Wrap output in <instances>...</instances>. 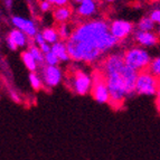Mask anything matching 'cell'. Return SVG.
Here are the masks:
<instances>
[{"label":"cell","instance_id":"d4e9b609","mask_svg":"<svg viewBox=\"0 0 160 160\" xmlns=\"http://www.w3.org/2000/svg\"><path fill=\"white\" fill-rule=\"evenodd\" d=\"M51 7H52V3L48 2V1H46V0L40 1V3H39V8H40V10L43 11V12H46V11H48L49 9H51Z\"/></svg>","mask_w":160,"mask_h":160},{"label":"cell","instance_id":"2e32d148","mask_svg":"<svg viewBox=\"0 0 160 160\" xmlns=\"http://www.w3.org/2000/svg\"><path fill=\"white\" fill-rule=\"evenodd\" d=\"M42 34H43L46 42H47L48 44H51V45H54L55 43L58 42V38H59L58 32L55 30L54 28H45Z\"/></svg>","mask_w":160,"mask_h":160},{"label":"cell","instance_id":"4fadbf2b","mask_svg":"<svg viewBox=\"0 0 160 160\" xmlns=\"http://www.w3.org/2000/svg\"><path fill=\"white\" fill-rule=\"evenodd\" d=\"M52 52L56 54L61 62L71 61V56H69L68 51H67V46L65 42H57L54 45H52Z\"/></svg>","mask_w":160,"mask_h":160},{"label":"cell","instance_id":"30bf717a","mask_svg":"<svg viewBox=\"0 0 160 160\" xmlns=\"http://www.w3.org/2000/svg\"><path fill=\"white\" fill-rule=\"evenodd\" d=\"M134 39L139 45L146 46V47H152L158 43V36L152 32H142V30H137L134 32Z\"/></svg>","mask_w":160,"mask_h":160},{"label":"cell","instance_id":"5b68a950","mask_svg":"<svg viewBox=\"0 0 160 160\" xmlns=\"http://www.w3.org/2000/svg\"><path fill=\"white\" fill-rule=\"evenodd\" d=\"M69 88L78 95H85L91 92L93 85V78L82 69H75L68 78Z\"/></svg>","mask_w":160,"mask_h":160},{"label":"cell","instance_id":"ffe728a7","mask_svg":"<svg viewBox=\"0 0 160 160\" xmlns=\"http://www.w3.org/2000/svg\"><path fill=\"white\" fill-rule=\"evenodd\" d=\"M57 32H58L59 38H61V39H63V40H68L69 37L72 36V32H71V30H69V27L67 26L65 22H63V24L59 25L58 30H57Z\"/></svg>","mask_w":160,"mask_h":160},{"label":"cell","instance_id":"ac0fdd59","mask_svg":"<svg viewBox=\"0 0 160 160\" xmlns=\"http://www.w3.org/2000/svg\"><path fill=\"white\" fill-rule=\"evenodd\" d=\"M28 51L30 52V54L34 56V58L36 59V62H37L39 65L45 63V54L42 52V49H40L38 46H36V45L29 46V49H28Z\"/></svg>","mask_w":160,"mask_h":160},{"label":"cell","instance_id":"4316f807","mask_svg":"<svg viewBox=\"0 0 160 160\" xmlns=\"http://www.w3.org/2000/svg\"><path fill=\"white\" fill-rule=\"evenodd\" d=\"M9 96H10V99L12 100L13 102H17V103L20 102V96L18 95V93H17L15 90H10V91H9Z\"/></svg>","mask_w":160,"mask_h":160},{"label":"cell","instance_id":"52a82bcc","mask_svg":"<svg viewBox=\"0 0 160 160\" xmlns=\"http://www.w3.org/2000/svg\"><path fill=\"white\" fill-rule=\"evenodd\" d=\"M42 80L47 88H55L63 80V73L58 66L46 65L42 71Z\"/></svg>","mask_w":160,"mask_h":160},{"label":"cell","instance_id":"83f0119b","mask_svg":"<svg viewBox=\"0 0 160 160\" xmlns=\"http://www.w3.org/2000/svg\"><path fill=\"white\" fill-rule=\"evenodd\" d=\"M68 2V0H55L54 5L57 6V7H65Z\"/></svg>","mask_w":160,"mask_h":160},{"label":"cell","instance_id":"8fae6325","mask_svg":"<svg viewBox=\"0 0 160 160\" xmlns=\"http://www.w3.org/2000/svg\"><path fill=\"white\" fill-rule=\"evenodd\" d=\"M7 37L10 38L18 47H25V46H27L28 45V40H29V37L24 32L17 29V28L10 30L9 34L7 35Z\"/></svg>","mask_w":160,"mask_h":160},{"label":"cell","instance_id":"ba28073f","mask_svg":"<svg viewBox=\"0 0 160 160\" xmlns=\"http://www.w3.org/2000/svg\"><path fill=\"white\" fill-rule=\"evenodd\" d=\"M11 24L13 25V27H16L17 29L24 32L30 38H35V36L37 35L36 25L30 19L24 18L20 16H12L11 17Z\"/></svg>","mask_w":160,"mask_h":160},{"label":"cell","instance_id":"9c48e42d","mask_svg":"<svg viewBox=\"0 0 160 160\" xmlns=\"http://www.w3.org/2000/svg\"><path fill=\"white\" fill-rule=\"evenodd\" d=\"M133 29L132 24L127 20H114L110 24V32L117 39L127 38Z\"/></svg>","mask_w":160,"mask_h":160},{"label":"cell","instance_id":"7c38bea8","mask_svg":"<svg viewBox=\"0 0 160 160\" xmlns=\"http://www.w3.org/2000/svg\"><path fill=\"white\" fill-rule=\"evenodd\" d=\"M96 11V5L94 0H83L78 5V12L82 17H91Z\"/></svg>","mask_w":160,"mask_h":160},{"label":"cell","instance_id":"603a6c76","mask_svg":"<svg viewBox=\"0 0 160 160\" xmlns=\"http://www.w3.org/2000/svg\"><path fill=\"white\" fill-rule=\"evenodd\" d=\"M35 44L38 46V47H42V46L44 45V44H46L47 42L45 40V38H44L43 34L42 32H37V35L35 36Z\"/></svg>","mask_w":160,"mask_h":160},{"label":"cell","instance_id":"8992f818","mask_svg":"<svg viewBox=\"0 0 160 160\" xmlns=\"http://www.w3.org/2000/svg\"><path fill=\"white\" fill-rule=\"evenodd\" d=\"M91 93L93 99L98 103L104 104L110 103V91L108 88L107 81L104 75L101 73H96L93 75V85H92Z\"/></svg>","mask_w":160,"mask_h":160},{"label":"cell","instance_id":"7402d4cb","mask_svg":"<svg viewBox=\"0 0 160 160\" xmlns=\"http://www.w3.org/2000/svg\"><path fill=\"white\" fill-rule=\"evenodd\" d=\"M45 63L46 65H52V66H57L59 63V58L54 52H49V53L45 54Z\"/></svg>","mask_w":160,"mask_h":160},{"label":"cell","instance_id":"6da1fadb","mask_svg":"<svg viewBox=\"0 0 160 160\" xmlns=\"http://www.w3.org/2000/svg\"><path fill=\"white\" fill-rule=\"evenodd\" d=\"M139 72L124 63L123 55L112 54L103 64V75L110 91V104L121 107L127 99L136 94V83Z\"/></svg>","mask_w":160,"mask_h":160},{"label":"cell","instance_id":"1f68e13d","mask_svg":"<svg viewBox=\"0 0 160 160\" xmlns=\"http://www.w3.org/2000/svg\"><path fill=\"white\" fill-rule=\"evenodd\" d=\"M158 34H159V36H160V29H159V32H158Z\"/></svg>","mask_w":160,"mask_h":160},{"label":"cell","instance_id":"cb8c5ba5","mask_svg":"<svg viewBox=\"0 0 160 160\" xmlns=\"http://www.w3.org/2000/svg\"><path fill=\"white\" fill-rule=\"evenodd\" d=\"M150 18L160 26V9H156L150 13Z\"/></svg>","mask_w":160,"mask_h":160},{"label":"cell","instance_id":"d6a6232c","mask_svg":"<svg viewBox=\"0 0 160 160\" xmlns=\"http://www.w3.org/2000/svg\"><path fill=\"white\" fill-rule=\"evenodd\" d=\"M94 1H95V0H94Z\"/></svg>","mask_w":160,"mask_h":160},{"label":"cell","instance_id":"44dd1931","mask_svg":"<svg viewBox=\"0 0 160 160\" xmlns=\"http://www.w3.org/2000/svg\"><path fill=\"white\" fill-rule=\"evenodd\" d=\"M148 69H149V72L152 73L155 76L160 78V56L157 57V58H155L153 61H151Z\"/></svg>","mask_w":160,"mask_h":160},{"label":"cell","instance_id":"3957f363","mask_svg":"<svg viewBox=\"0 0 160 160\" xmlns=\"http://www.w3.org/2000/svg\"><path fill=\"white\" fill-rule=\"evenodd\" d=\"M123 58H124V63L137 72H141L144 69H148L150 63H151L149 53L147 51H144L143 48L139 47H133L128 49L126 53L123 54Z\"/></svg>","mask_w":160,"mask_h":160},{"label":"cell","instance_id":"4dcf8cb0","mask_svg":"<svg viewBox=\"0 0 160 160\" xmlns=\"http://www.w3.org/2000/svg\"><path fill=\"white\" fill-rule=\"evenodd\" d=\"M108 2H113V1H115V0H107Z\"/></svg>","mask_w":160,"mask_h":160},{"label":"cell","instance_id":"e0dca14e","mask_svg":"<svg viewBox=\"0 0 160 160\" xmlns=\"http://www.w3.org/2000/svg\"><path fill=\"white\" fill-rule=\"evenodd\" d=\"M156 22L152 20L150 17H143V18L139 22L138 24V29L142 30V32H152L155 28Z\"/></svg>","mask_w":160,"mask_h":160},{"label":"cell","instance_id":"9a60e30c","mask_svg":"<svg viewBox=\"0 0 160 160\" xmlns=\"http://www.w3.org/2000/svg\"><path fill=\"white\" fill-rule=\"evenodd\" d=\"M71 15H72V11L67 7H57L56 10L54 11V18L56 22H61V24L67 22Z\"/></svg>","mask_w":160,"mask_h":160},{"label":"cell","instance_id":"7a4b0ae2","mask_svg":"<svg viewBox=\"0 0 160 160\" xmlns=\"http://www.w3.org/2000/svg\"><path fill=\"white\" fill-rule=\"evenodd\" d=\"M69 39L93 46L103 54L112 49L119 43V39H117L110 32V25L103 20L84 22L72 32Z\"/></svg>","mask_w":160,"mask_h":160},{"label":"cell","instance_id":"d6986e66","mask_svg":"<svg viewBox=\"0 0 160 160\" xmlns=\"http://www.w3.org/2000/svg\"><path fill=\"white\" fill-rule=\"evenodd\" d=\"M29 83L30 86L34 88L35 91H39L42 86H43V80L40 76H38L36 73H30L29 74Z\"/></svg>","mask_w":160,"mask_h":160},{"label":"cell","instance_id":"f546056e","mask_svg":"<svg viewBox=\"0 0 160 160\" xmlns=\"http://www.w3.org/2000/svg\"><path fill=\"white\" fill-rule=\"evenodd\" d=\"M46 1H48V2H51V3H54V2H55V0H46Z\"/></svg>","mask_w":160,"mask_h":160},{"label":"cell","instance_id":"f1b7e54d","mask_svg":"<svg viewBox=\"0 0 160 160\" xmlns=\"http://www.w3.org/2000/svg\"><path fill=\"white\" fill-rule=\"evenodd\" d=\"M82 1H83V0H75V2H78V5H80V3L82 2Z\"/></svg>","mask_w":160,"mask_h":160},{"label":"cell","instance_id":"484cf974","mask_svg":"<svg viewBox=\"0 0 160 160\" xmlns=\"http://www.w3.org/2000/svg\"><path fill=\"white\" fill-rule=\"evenodd\" d=\"M6 44H7V47H8L10 51L15 52V51H17V49H18V46L13 43L12 40H11L9 37H6Z\"/></svg>","mask_w":160,"mask_h":160},{"label":"cell","instance_id":"277c9868","mask_svg":"<svg viewBox=\"0 0 160 160\" xmlns=\"http://www.w3.org/2000/svg\"><path fill=\"white\" fill-rule=\"evenodd\" d=\"M159 88L158 78L152 73H150L149 69H144V71L139 72L136 83V94L138 95H155L158 93Z\"/></svg>","mask_w":160,"mask_h":160},{"label":"cell","instance_id":"5bb4252c","mask_svg":"<svg viewBox=\"0 0 160 160\" xmlns=\"http://www.w3.org/2000/svg\"><path fill=\"white\" fill-rule=\"evenodd\" d=\"M22 59L24 63L25 67H26L30 73H36L38 68V63L36 62V59L34 58L29 51H25L22 53Z\"/></svg>","mask_w":160,"mask_h":160}]
</instances>
